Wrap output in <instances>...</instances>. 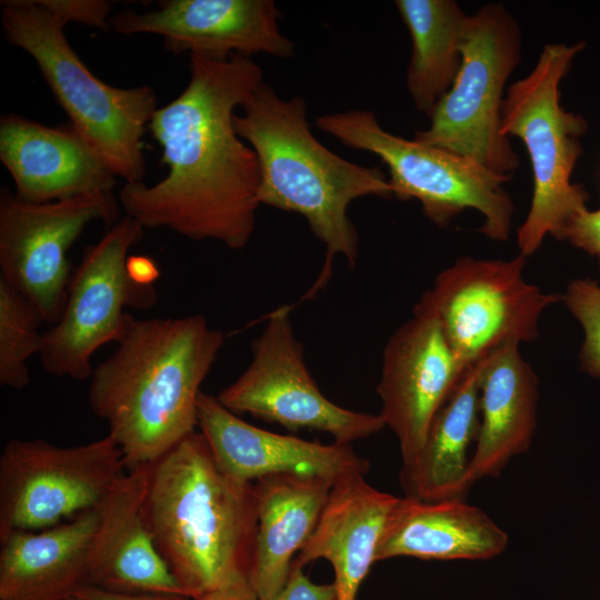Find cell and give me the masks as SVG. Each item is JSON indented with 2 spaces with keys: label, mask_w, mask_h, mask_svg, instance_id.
Segmentation results:
<instances>
[{
  "label": "cell",
  "mask_w": 600,
  "mask_h": 600,
  "mask_svg": "<svg viewBox=\"0 0 600 600\" xmlns=\"http://www.w3.org/2000/svg\"><path fill=\"white\" fill-rule=\"evenodd\" d=\"M119 209L113 194L34 203L2 188L0 279L29 299L43 321L56 324L73 273L70 248L91 221L111 228L120 219Z\"/></svg>",
  "instance_id": "cell-13"
},
{
  "label": "cell",
  "mask_w": 600,
  "mask_h": 600,
  "mask_svg": "<svg viewBox=\"0 0 600 600\" xmlns=\"http://www.w3.org/2000/svg\"><path fill=\"white\" fill-rule=\"evenodd\" d=\"M538 384L517 342L480 362V423L468 468L470 487L498 477L513 457L529 449L537 426Z\"/></svg>",
  "instance_id": "cell-19"
},
{
  "label": "cell",
  "mask_w": 600,
  "mask_h": 600,
  "mask_svg": "<svg viewBox=\"0 0 600 600\" xmlns=\"http://www.w3.org/2000/svg\"><path fill=\"white\" fill-rule=\"evenodd\" d=\"M143 231L124 216L87 249L72 273L60 320L43 333L39 357L47 373L90 379L96 351L118 343L134 321L124 309L144 310L156 303L153 284L138 280L128 266L129 251Z\"/></svg>",
  "instance_id": "cell-9"
},
{
  "label": "cell",
  "mask_w": 600,
  "mask_h": 600,
  "mask_svg": "<svg viewBox=\"0 0 600 600\" xmlns=\"http://www.w3.org/2000/svg\"><path fill=\"white\" fill-rule=\"evenodd\" d=\"M524 266L521 254L508 261L461 258L417 303L437 317L466 371L509 342L536 339L543 310L562 300L528 283Z\"/></svg>",
  "instance_id": "cell-10"
},
{
  "label": "cell",
  "mask_w": 600,
  "mask_h": 600,
  "mask_svg": "<svg viewBox=\"0 0 600 600\" xmlns=\"http://www.w3.org/2000/svg\"><path fill=\"white\" fill-rule=\"evenodd\" d=\"M64 28L74 22L98 29L110 28L112 3L104 0H38Z\"/></svg>",
  "instance_id": "cell-28"
},
{
  "label": "cell",
  "mask_w": 600,
  "mask_h": 600,
  "mask_svg": "<svg viewBox=\"0 0 600 600\" xmlns=\"http://www.w3.org/2000/svg\"><path fill=\"white\" fill-rule=\"evenodd\" d=\"M97 507L53 526L0 540V600H68L89 584Z\"/></svg>",
  "instance_id": "cell-21"
},
{
  "label": "cell",
  "mask_w": 600,
  "mask_h": 600,
  "mask_svg": "<svg viewBox=\"0 0 600 600\" xmlns=\"http://www.w3.org/2000/svg\"><path fill=\"white\" fill-rule=\"evenodd\" d=\"M599 260H600V258H599Z\"/></svg>",
  "instance_id": "cell-34"
},
{
  "label": "cell",
  "mask_w": 600,
  "mask_h": 600,
  "mask_svg": "<svg viewBox=\"0 0 600 600\" xmlns=\"http://www.w3.org/2000/svg\"><path fill=\"white\" fill-rule=\"evenodd\" d=\"M451 88L429 128L416 131L413 139L510 178L519 157L501 131V108L506 82L520 61V28L503 4H486L469 16Z\"/></svg>",
  "instance_id": "cell-8"
},
{
  "label": "cell",
  "mask_w": 600,
  "mask_h": 600,
  "mask_svg": "<svg viewBox=\"0 0 600 600\" xmlns=\"http://www.w3.org/2000/svg\"><path fill=\"white\" fill-rule=\"evenodd\" d=\"M464 372L437 317L414 307L384 347L377 386L380 416L398 439L402 464L416 458Z\"/></svg>",
  "instance_id": "cell-14"
},
{
  "label": "cell",
  "mask_w": 600,
  "mask_h": 600,
  "mask_svg": "<svg viewBox=\"0 0 600 600\" xmlns=\"http://www.w3.org/2000/svg\"><path fill=\"white\" fill-rule=\"evenodd\" d=\"M42 318L34 304L17 289L0 279V384L24 389L30 383L27 361L40 354Z\"/></svg>",
  "instance_id": "cell-26"
},
{
  "label": "cell",
  "mask_w": 600,
  "mask_h": 600,
  "mask_svg": "<svg viewBox=\"0 0 600 600\" xmlns=\"http://www.w3.org/2000/svg\"><path fill=\"white\" fill-rule=\"evenodd\" d=\"M291 306H280L252 342L247 369L217 396L234 413H249L289 430L329 433L336 442L368 438L386 424L380 414L358 412L329 400L303 359L291 322Z\"/></svg>",
  "instance_id": "cell-12"
},
{
  "label": "cell",
  "mask_w": 600,
  "mask_h": 600,
  "mask_svg": "<svg viewBox=\"0 0 600 600\" xmlns=\"http://www.w3.org/2000/svg\"><path fill=\"white\" fill-rule=\"evenodd\" d=\"M398 499L370 486L363 476L338 481L314 532L293 562L304 567L318 559L329 561L337 600H357Z\"/></svg>",
  "instance_id": "cell-22"
},
{
  "label": "cell",
  "mask_w": 600,
  "mask_h": 600,
  "mask_svg": "<svg viewBox=\"0 0 600 600\" xmlns=\"http://www.w3.org/2000/svg\"><path fill=\"white\" fill-rule=\"evenodd\" d=\"M252 483L258 526L249 584L264 600L286 584L336 483L300 474H273Z\"/></svg>",
  "instance_id": "cell-23"
},
{
  "label": "cell",
  "mask_w": 600,
  "mask_h": 600,
  "mask_svg": "<svg viewBox=\"0 0 600 600\" xmlns=\"http://www.w3.org/2000/svg\"><path fill=\"white\" fill-rule=\"evenodd\" d=\"M394 4L412 42L407 88L416 108L430 118L460 69L469 14L453 0H397Z\"/></svg>",
  "instance_id": "cell-25"
},
{
  "label": "cell",
  "mask_w": 600,
  "mask_h": 600,
  "mask_svg": "<svg viewBox=\"0 0 600 600\" xmlns=\"http://www.w3.org/2000/svg\"><path fill=\"white\" fill-rule=\"evenodd\" d=\"M507 532L466 499L426 501L399 497L379 541L376 562L396 557L421 560H487L501 554Z\"/></svg>",
  "instance_id": "cell-20"
},
{
  "label": "cell",
  "mask_w": 600,
  "mask_h": 600,
  "mask_svg": "<svg viewBox=\"0 0 600 600\" xmlns=\"http://www.w3.org/2000/svg\"><path fill=\"white\" fill-rule=\"evenodd\" d=\"M480 363L470 367L436 414L422 448L400 470L404 496L426 501L466 499L468 450L479 423Z\"/></svg>",
  "instance_id": "cell-24"
},
{
  "label": "cell",
  "mask_w": 600,
  "mask_h": 600,
  "mask_svg": "<svg viewBox=\"0 0 600 600\" xmlns=\"http://www.w3.org/2000/svg\"><path fill=\"white\" fill-rule=\"evenodd\" d=\"M264 600H337V591L333 582L316 583L304 573L303 567L292 562L283 588Z\"/></svg>",
  "instance_id": "cell-29"
},
{
  "label": "cell",
  "mask_w": 600,
  "mask_h": 600,
  "mask_svg": "<svg viewBox=\"0 0 600 600\" xmlns=\"http://www.w3.org/2000/svg\"><path fill=\"white\" fill-rule=\"evenodd\" d=\"M240 109L233 123L258 158L259 203L302 216L326 247L320 276L303 297L310 298L326 287L337 256L350 268L357 262L349 204L367 196L390 198L393 189L378 167L348 161L313 136L302 97L283 99L264 82Z\"/></svg>",
  "instance_id": "cell-4"
},
{
  "label": "cell",
  "mask_w": 600,
  "mask_h": 600,
  "mask_svg": "<svg viewBox=\"0 0 600 600\" xmlns=\"http://www.w3.org/2000/svg\"><path fill=\"white\" fill-rule=\"evenodd\" d=\"M0 160L14 194L34 203L112 194L116 176L69 122L48 127L14 113L0 119Z\"/></svg>",
  "instance_id": "cell-17"
},
{
  "label": "cell",
  "mask_w": 600,
  "mask_h": 600,
  "mask_svg": "<svg viewBox=\"0 0 600 600\" xmlns=\"http://www.w3.org/2000/svg\"><path fill=\"white\" fill-rule=\"evenodd\" d=\"M68 600H83V599L78 598V597H72V598H70V599H68Z\"/></svg>",
  "instance_id": "cell-33"
},
{
  "label": "cell",
  "mask_w": 600,
  "mask_h": 600,
  "mask_svg": "<svg viewBox=\"0 0 600 600\" xmlns=\"http://www.w3.org/2000/svg\"><path fill=\"white\" fill-rule=\"evenodd\" d=\"M562 300L583 328L582 368L591 376L600 377V286L591 279L574 280Z\"/></svg>",
  "instance_id": "cell-27"
},
{
  "label": "cell",
  "mask_w": 600,
  "mask_h": 600,
  "mask_svg": "<svg viewBox=\"0 0 600 600\" xmlns=\"http://www.w3.org/2000/svg\"><path fill=\"white\" fill-rule=\"evenodd\" d=\"M202 314L140 319L93 368L88 400L127 469L150 464L198 426L202 382L223 346Z\"/></svg>",
  "instance_id": "cell-2"
},
{
  "label": "cell",
  "mask_w": 600,
  "mask_h": 600,
  "mask_svg": "<svg viewBox=\"0 0 600 600\" xmlns=\"http://www.w3.org/2000/svg\"><path fill=\"white\" fill-rule=\"evenodd\" d=\"M150 464L124 472L97 507L89 584L121 593L187 597L157 550L143 516Z\"/></svg>",
  "instance_id": "cell-18"
},
{
  "label": "cell",
  "mask_w": 600,
  "mask_h": 600,
  "mask_svg": "<svg viewBox=\"0 0 600 600\" xmlns=\"http://www.w3.org/2000/svg\"><path fill=\"white\" fill-rule=\"evenodd\" d=\"M74 597L83 600H190L187 597L176 594H137L113 592L96 588L90 584L81 587L76 592Z\"/></svg>",
  "instance_id": "cell-31"
},
{
  "label": "cell",
  "mask_w": 600,
  "mask_h": 600,
  "mask_svg": "<svg viewBox=\"0 0 600 600\" xmlns=\"http://www.w3.org/2000/svg\"><path fill=\"white\" fill-rule=\"evenodd\" d=\"M189 56L187 87L158 108L148 126L168 173L152 186L124 183L120 206L144 229L166 228L240 250L256 229L260 171L233 118L264 83L263 71L241 54Z\"/></svg>",
  "instance_id": "cell-1"
},
{
  "label": "cell",
  "mask_w": 600,
  "mask_h": 600,
  "mask_svg": "<svg viewBox=\"0 0 600 600\" xmlns=\"http://www.w3.org/2000/svg\"><path fill=\"white\" fill-rule=\"evenodd\" d=\"M127 469L116 440L60 447L11 439L0 456V540L42 530L93 509Z\"/></svg>",
  "instance_id": "cell-11"
},
{
  "label": "cell",
  "mask_w": 600,
  "mask_h": 600,
  "mask_svg": "<svg viewBox=\"0 0 600 600\" xmlns=\"http://www.w3.org/2000/svg\"><path fill=\"white\" fill-rule=\"evenodd\" d=\"M563 239L600 258V208L593 211L586 209L574 216L563 230Z\"/></svg>",
  "instance_id": "cell-30"
},
{
  "label": "cell",
  "mask_w": 600,
  "mask_h": 600,
  "mask_svg": "<svg viewBox=\"0 0 600 600\" xmlns=\"http://www.w3.org/2000/svg\"><path fill=\"white\" fill-rule=\"evenodd\" d=\"M190 600H258V597L248 581H241L204 592Z\"/></svg>",
  "instance_id": "cell-32"
},
{
  "label": "cell",
  "mask_w": 600,
  "mask_h": 600,
  "mask_svg": "<svg viewBox=\"0 0 600 600\" xmlns=\"http://www.w3.org/2000/svg\"><path fill=\"white\" fill-rule=\"evenodd\" d=\"M583 48V42L547 44L533 70L510 86L502 102L501 131L524 143L532 169L531 206L517 234L524 258L533 254L548 234L562 240L570 220L587 209V191L571 182L587 121L562 108L559 91L574 56Z\"/></svg>",
  "instance_id": "cell-6"
},
{
  "label": "cell",
  "mask_w": 600,
  "mask_h": 600,
  "mask_svg": "<svg viewBox=\"0 0 600 600\" xmlns=\"http://www.w3.org/2000/svg\"><path fill=\"white\" fill-rule=\"evenodd\" d=\"M7 41L26 51L73 128L91 144L116 177L142 182L143 134L156 112L149 86L123 89L98 79L68 42L63 27L38 0L2 1Z\"/></svg>",
  "instance_id": "cell-5"
},
{
  "label": "cell",
  "mask_w": 600,
  "mask_h": 600,
  "mask_svg": "<svg viewBox=\"0 0 600 600\" xmlns=\"http://www.w3.org/2000/svg\"><path fill=\"white\" fill-rule=\"evenodd\" d=\"M143 516L189 599L249 582L258 526L253 483L223 472L201 432L150 464Z\"/></svg>",
  "instance_id": "cell-3"
},
{
  "label": "cell",
  "mask_w": 600,
  "mask_h": 600,
  "mask_svg": "<svg viewBox=\"0 0 600 600\" xmlns=\"http://www.w3.org/2000/svg\"><path fill=\"white\" fill-rule=\"evenodd\" d=\"M197 418L218 466L242 482L273 474H300L337 483L364 476L370 467L350 444H324L258 428L206 392L199 396Z\"/></svg>",
  "instance_id": "cell-16"
},
{
  "label": "cell",
  "mask_w": 600,
  "mask_h": 600,
  "mask_svg": "<svg viewBox=\"0 0 600 600\" xmlns=\"http://www.w3.org/2000/svg\"><path fill=\"white\" fill-rule=\"evenodd\" d=\"M316 127L346 147L377 156L389 169L393 196L416 199L439 227L471 208L483 216L482 232L509 238L513 203L502 184L510 178L492 173L473 160L404 139L384 130L373 111L351 109L326 113Z\"/></svg>",
  "instance_id": "cell-7"
},
{
  "label": "cell",
  "mask_w": 600,
  "mask_h": 600,
  "mask_svg": "<svg viewBox=\"0 0 600 600\" xmlns=\"http://www.w3.org/2000/svg\"><path fill=\"white\" fill-rule=\"evenodd\" d=\"M280 16L273 0H166L146 12L120 11L110 18V27L126 36L157 34L174 53L290 59L296 46L280 31Z\"/></svg>",
  "instance_id": "cell-15"
}]
</instances>
